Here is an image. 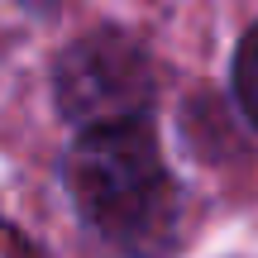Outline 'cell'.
<instances>
[{"label":"cell","mask_w":258,"mask_h":258,"mask_svg":"<svg viewBox=\"0 0 258 258\" xmlns=\"http://www.w3.org/2000/svg\"><path fill=\"white\" fill-rule=\"evenodd\" d=\"M67 196L115 249L158 258L177 234V182L148 120L82 129L62 158Z\"/></svg>","instance_id":"6da1fadb"},{"label":"cell","mask_w":258,"mask_h":258,"mask_svg":"<svg viewBox=\"0 0 258 258\" xmlns=\"http://www.w3.org/2000/svg\"><path fill=\"white\" fill-rule=\"evenodd\" d=\"M57 110L82 129L144 120L153 101V72L148 57L120 34H91L62 53L53 72Z\"/></svg>","instance_id":"7a4b0ae2"},{"label":"cell","mask_w":258,"mask_h":258,"mask_svg":"<svg viewBox=\"0 0 258 258\" xmlns=\"http://www.w3.org/2000/svg\"><path fill=\"white\" fill-rule=\"evenodd\" d=\"M234 96H239V110L258 124V24L244 34L234 53Z\"/></svg>","instance_id":"3957f363"}]
</instances>
